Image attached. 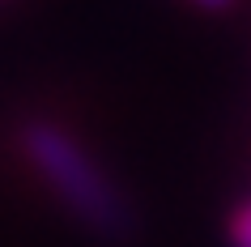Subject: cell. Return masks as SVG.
I'll use <instances>...</instances> for the list:
<instances>
[{
    "label": "cell",
    "instance_id": "2",
    "mask_svg": "<svg viewBox=\"0 0 251 247\" xmlns=\"http://www.w3.org/2000/svg\"><path fill=\"white\" fill-rule=\"evenodd\" d=\"M230 243L234 247H251V205H243L230 218Z\"/></svg>",
    "mask_w": 251,
    "mask_h": 247
},
{
    "label": "cell",
    "instance_id": "3",
    "mask_svg": "<svg viewBox=\"0 0 251 247\" xmlns=\"http://www.w3.org/2000/svg\"><path fill=\"white\" fill-rule=\"evenodd\" d=\"M196 4H204V9H226L230 0H196Z\"/></svg>",
    "mask_w": 251,
    "mask_h": 247
},
{
    "label": "cell",
    "instance_id": "1",
    "mask_svg": "<svg viewBox=\"0 0 251 247\" xmlns=\"http://www.w3.org/2000/svg\"><path fill=\"white\" fill-rule=\"evenodd\" d=\"M17 145H22V158L30 162V170L60 196V205L85 230L106 234V239H124L132 230L128 200L119 196V188L106 179V170L85 154V145L68 128L51 119H26L17 132Z\"/></svg>",
    "mask_w": 251,
    "mask_h": 247
}]
</instances>
